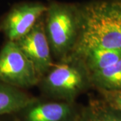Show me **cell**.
<instances>
[{
  "instance_id": "1",
  "label": "cell",
  "mask_w": 121,
  "mask_h": 121,
  "mask_svg": "<svg viewBox=\"0 0 121 121\" xmlns=\"http://www.w3.org/2000/svg\"><path fill=\"white\" fill-rule=\"evenodd\" d=\"M79 35L71 55L91 48H121V0H95L79 5Z\"/></svg>"
},
{
  "instance_id": "2",
  "label": "cell",
  "mask_w": 121,
  "mask_h": 121,
  "mask_svg": "<svg viewBox=\"0 0 121 121\" xmlns=\"http://www.w3.org/2000/svg\"><path fill=\"white\" fill-rule=\"evenodd\" d=\"M44 27L51 52L63 59L73 52L79 31V5L51 1L44 14Z\"/></svg>"
},
{
  "instance_id": "3",
  "label": "cell",
  "mask_w": 121,
  "mask_h": 121,
  "mask_svg": "<svg viewBox=\"0 0 121 121\" xmlns=\"http://www.w3.org/2000/svg\"><path fill=\"white\" fill-rule=\"evenodd\" d=\"M40 82L47 95L69 103L91 86L90 75L83 62L73 55L52 65Z\"/></svg>"
},
{
  "instance_id": "4",
  "label": "cell",
  "mask_w": 121,
  "mask_h": 121,
  "mask_svg": "<svg viewBox=\"0 0 121 121\" xmlns=\"http://www.w3.org/2000/svg\"><path fill=\"white\" fill-rule=\"evenodd\" d=\"M0 81L22 90L40 81L32 63L14 41L8 40L0 50Z\"/></svg>"
},
{
  "instance_id": "5",
  "label": "cell",
  "mask_w": 121,
  "mask_h": 121,
  "mask_svg": "<svg viewBox=\"0 0 121 121\" xmlns=\"http://www.w3.org/2000/svg\"><path fill=\"white\" fill-rule=\"evenodd\" d=\"M47 5L41 2H23L13 5L1 19L0 30L8 40L17 41L44 16Z\"/></svg>"
},
{
  "instance_id": "6",
  "label": "cell",
  "mask_w": 121,
  "mask_h": 121,
  "mask_svg": "<svg viewBox=\"0 0 121 121\" xmlns=\"http://www.w3.org/2000/svg\"><path fill=\"white\" fill-rule=\"evenodd\" d=\"M16 43L32 63L41 79L53 65L52 52L45 32L43 16L26 35Z\"/></svg>"
},
{
  "instance_id": "7",
  "label": "cell",
  "mask_w": 121,
  "mask_h": 121,
  "mask_svg": "<svg viewBox=\"0 0 121 121\" xmlns=\"http://www.w3.org/2000/svg\"><path fill=\"white\" fill-rule=\"evenodd\" d=\"M23 121H76L75 113L72 103L39 102L22 110Z\"/></svg>"
},
{
  "instance_id": "8",
  "label": "cell",
  "mask_w": 121,
  "mask_h": 121,
  "mask_svg": "<svg viewBox=\"0 0 121 121\" xmlns=\"http://www.w3.org/2000/svg\"><path fill=\"white\" fill-rule=\"evenodd\" d=\"M36 101L22 89L0 81V117L22 112Z\"/></svg>"
},
{
  "instance_id": "9",
  "label": "cell",
  "mask_w": 121,
  "mask_h": 121,
  "mask_svg": "<svg viewBox=\"0 0 121 121\" xmlns=\"http://www.w3.org/2000/svg\"><path fill=\"white\" fill-rule=\"evenodd\" d=\"M79 58L89 74L116 63L121 59V48H91L78 55H70Z\"/></svg>"
},
{
  "instance_id": "10",
  "label": "cell",
  "mask_w": 121,
  "mask_h": 121,
  "mask_svg": "<svg viewBox=\"0 0 121 121\" xmlns=\"http://www.w3.org/2000/svg\"><path fill=\"white\" fill-rule=\"evenodd\" d=\"M76 121H121V112L104 99H92L78 114Z\"/></svg>"
},
{
  "instance_id": "11",
  "label": "cell",
  "mask_w": 121,
  "mask_h": 121,
  "mask_svg": "<svg viewBox=\"0 0 121 121\" xmlns=\"http://www.w3.org/2000/svg\"><path fill=\"white\" fill-rule=\"evenodd\" d=\"M89 75L91 86L98 90H121V59L113 65L93 71Z\"/></svg>"
},
{
  "instance_id": "12",
  "label": "cell",
  "mask_w": 121,
  "mask_h": 121,
  "mask_svg": "<svg viewBox=\"0 0 121 121\" xmlns=\"http://www.w3.org/2000/svg\"><path fill=\"white\" fill-rule=\"evenodd\" d=\"M99 91L107 104L121 112V90H99Z\"/></svg>"
}]
</instances>
